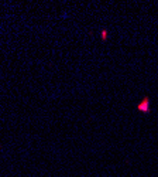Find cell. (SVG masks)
<instances>
[{"label":"cell","instance_id":"6da1fadb","mask_svg":"<svg viewBox=\"0 0 158 177\" xmlns=\"http://www.w3.org/2000/svg\"><path fill=\"white\" fill-rule=\"evenodd\" d=\"M147 105H148V99H144V102L141 103V105H140V109H141V111H144V112H148V106H147Z\"/></svg>","mask_w":158,"mask_h":177}]
</instances>
